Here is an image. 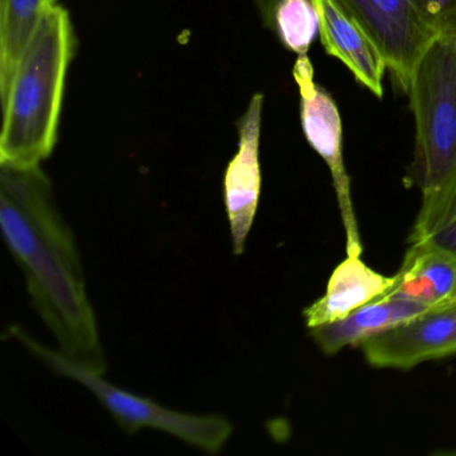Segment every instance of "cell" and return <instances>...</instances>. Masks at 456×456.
<instances>
[{
  "label": "cell",
  "mask_w": 456,
  "mask_h": 456,
  "mask_svg": "<svg viewBox=\"0 0 456 456\" xmlns=\"http://www.w3.org/2000/svg\"><path fill=\"white\" fill-rule=\"evenodd\" d=\"M0 226L25 274L34 308L57 338L61 354L105 373L76 241L58 212L52 183L41 165L0 164Z\"/></svg>",
  "instance_id": "cell-1"
},
{
  "label": "cell",
  "mask_w": 456,
  "mask_h": 456,
  "mask_svg": "<svg viewBox=\"0 0 456 456\" xmlns=\"http://www.w3.org/2000/svg\"><path fill=\"white\" fill-rule=\"evenodd\" d=\"M74 47L69 12L58 4L47 6L2 101L0 164L39 167L54 151Z\"/></svg>",
  "instance_id": "cell-2"
},
{
  "label": "cell",
  "mask_w": 456,
  "mask_h": 456,
  "mask_svg": "<svg viewBox=\"0 0 456 456\" xmlns=\"http://www.w3.org/2000/svg\"><path fill=\"white\" fill-rule=\"evenodd\" d=\"M408 94L416 127L413 183L426 194L456 169V37L429 45Z\"/></svg>",
  "instance_id": "cell-3"
},
{
  "label": "cell",
  "mask_w": 456,
  "mask_h": 456,
  "mask_svg": "<svg viewBox=\"0 0 456 456\" xmlns=\"http://www.w3.org/2000/svg\"><path fill=\"white\" fill-rule=\"evenodd\" d=\"M9 333L54 372L89 389L126 434L134 435L143 428L157 429L213 455L225 447L233 432L231 421L223 416H194L162 407L154 400L113 386L103 379V373L42 346L22 328L14 325L9 328Z\"/></svg>",
  "instance_id": "cell-4"
},
{
  "label": "cell",
  "mask_w": 456,
  "mask_h": 456,
  "mask_svg": "<svg viewBox=\"0 0 456 456\" xmlns=\"http://www.w3.org/2000/svg\"><path fill=\"white\" fill-rule=\"evenodd\" d=\"M293 79L300 94V119L309 145L324 159L332 175L333 188L346 231V256H362V242L352 202L351 180L344 165L343 125L340 111L330 93L314 79L308 55H298Z\"/></svg>",
  "instance_id": "cell-5"
},
{
  "label": "cell",
  "mask_w": 456,
  "mask_h": 456,
  "mask_svg": "<svg viewBox=\"0 0 456 456\" xmlns=\"http://www.w3.org/2000/svg\"><path fill=\"white\" fill-rule=\"evenodd\" d=\"M383 54L399 86L408 93L413 71L437 38L415 0H333Z\"/></svg>",
  "instance_id": "cell-6"
},
{
  "label": "cell",
  "mask_w": 456,
  "mask_h": 456,
  "mask_svg": "<svg viewBox=\"0 0 456 456\" xmlns=\"http://www.w3.org/2000/svg\"><path fill=\"white\" fill-rule=\"evenodd\" d=\"M372 367L407 370L456 354V308L432 309L360 346Z\"/></svg>",
  "instance_id": "cell-7"
},
{
  "label": "cell",
  "mask_w": 456,
  "mask_h": 456,
  "mask_svg": "<svg viewBox=\"0 0 456 456\" xmlns=\"http://www.w3.org/2000/svg\"><path fill=\"white\" fill-rule=\"evenodd\" d=\"M263 94L257 93L239 122V151L224 175V202L234 255L244 253L261 194L260 135Z\"/></svg>",
  "instance_id": "cell-8"
},
{
  "label": "cell",
  "mask_w": 456,
  "mask_h": 456,
  "mask_svg": "<svg viewBox=\"0 0 456 456\" xmlns=\"http://www.w3.org/2000/svg\"><path fill=\"white\" fill-rule=\"evenodd\" d=\"M319 14V37L330 57L338 58L354 79L376 97H383L387 62L375 42L333 0H312Z\"/></svg>",
  "instance_id": "cell-9"
},
{
  "label": "cell",
  "mask_w": 456,
  "mask_h": 456,
  "mask_svg": "<svg viewBox=\"0 0 456 456\" xmlns=\"http://www.w3.org/2000/svg\"><path fill=\"white\" fill-rule=\"evenodd\" d=\"M456 296V260L435 248L411 244L394 284L383 297L448 308Z\"/></svg>",
  "instance_id": "cell-10"
},
{
  "label": "cell",
  "mask_w": 456,
  "mask_h": 456,
  "mask_svg": "<svg viewBox=\"0 0 456 456\" xmlns=\"http://www.w3.org/2000/svg\"><path fill=\"white\" fill-rule=\"evenodd\" d=\"M392 284L394 276L373 271L362 256H346L333 271L324 295L304 311L306 327L312 330L338 322L383 296Z\"/></svg>",
  "instance_id": "cell-11"
},
{
  "label": "cell",
  "mask_w": 456,
  "mask_h": 456,
  "mask_svg": "<svg viewBox=\"0 0 456 456\" xmlns=\"http://www.w3.org/2000/svg\"><path fill=\"white\" fill-rule=\"evenodd\" d=\"M428 311L432 309L413 301L380 296L344 319L312 328L309 332L324 354H335L346 346H360L365 341Z\"/></svg>",
  "instance_id": "cell-12"
},
{
  "label": "cell",
  "mask_w": 456,
  "mask_h": 456,
  "mask_svg": "<svg viewBox=\"0 0 456 456\" xmlns=\"http://www.w3.org/2000/svg\"><path fill=\"white\" fill-rule=\"evenodd\" d=\"M47 6L46 0H0V101Z\"/></svg>",
  "instance_id": "cell-13"
},
{
  "label": "cell",
  "mask_w": 456,
  "mask_h": 456,
  "mask_svg": "<svg viewBox=\"0 0 456 456\" xmlns=\"http://www.w3.org/2000/svg\"><path fill=\"white\" fill-rule=\"evenodd\" d=\"M410 244L435 248L456 260V169L442 185L423 194Z\"/></svg>",
  "instance_id": "cell-14"
},
{
  "label": "cell",
  "mask_w": 456,
  "mask_h": 456,
  "mask_svg": "<svg viewBox=\"0 0 456 456\" xmlns=\"http://www.w3.org/2000/svg\"><path fill=\"white\" fill-rule=\"evenodd\" d=\"M319 14L312 0H277L272 30L290 52L308 54L319 36Z\"/></svg>",
  "instance_id": "cell-15"
},
{
  "label": "cell",
  "mask_w": 456,
  "mask_h": 456,
  "mask_svg": "<svg viewBox=\"0 0 456 456\" xmlns=\"http://www.w3.org/2000/svg\"><path fill=\"white\" fill-rule=\"evenodd\" d=\"M437 37H456V0H415Z\"/></svg>",
  "instance_id": "cell-16"
},
{
  "label": "cell",
  "mask_w": 456,
  "mask_h": 456,
  "mask_svg": "<svg viewBox=\"0 0 456 456\" xmlns=\"http://www.w3.org/2000/svg\"><path fill=\"white\" fill-rule=\"evenodd\" d=\"M257 7L258 14L265 28H273V12L277 0H253Z\"/></svg>",
  "instance_id": "cell-17"
},
{
  "label": "cell",
  "mask_w": 456,
  "mask_h": 456,
  "mask_svg": "<svg viewBox=\"0 0 456 456\" xmlns=\"http://www.w3.org/2000/svg\"><path fill=\"white\" fill-rule=\"evenodd\" d=\"M46 2L49 6H52V4H57L60 0H46Z\"/></svg>",
  "instance_id": "cell-18"
},
{
  "label": "cell",
  "mask_w": 456,
  "mask_h": 456,
  "mask_svg": "<svg viewBox=\"0 0 456 456\" xmlns=\"http://www.w3.org/2000/svg\"><path fill=\"white\" fill-rule=\"evenodd\" d=\"M451 306H453V308H456V296L455 298H453L452 304H451Z\"/></svg>",
  "instance_id": "cell-19"
}]
</instances>
